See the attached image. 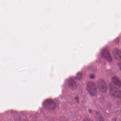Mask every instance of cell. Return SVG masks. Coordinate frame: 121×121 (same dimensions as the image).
Wrapping results in <instances>:
<instances>
[{
	"instance_id": "cell-11",
	"label": "cell",
	"mask_w": 121,
	"mask_h": 121,
	"mask_svg": "<svg viewBox=\"0 0 121 121\" xmlns=\"http://www.w3.org/2000/svg\"><path fill=\"white\" fill-rule=\"evenodd\" d=\"M118 67L119 68V69H120L121 71V63H118Z\"/></svg>"
},
{
	"instance_id": "cell-7",
	"label": "cell",
	"mask_w": 121,
	"mask_h": 121,
	"mask_svg": "<svg viewBox=\"0 0 121 121\" xmlns=\"http://www.w3.org/2000/svg\"><path fill=\"white\" fill-rule=\"evenodd\" d=\"M67 84L70 88L73 90L77 89V86L76 82L72 78H69L67 80Z\"/></svg>"
},
{
	"instance_id": "cell-10",
	"label": "cell",
	"mask_w": 121,
	"mask_h": 121,
	"mask_svg": "<svg viewBox=\"0 0 121 121\" xmlns=\"http://www.w3.org/2000/svg\"><path fill=\"white\" fill-rule=\"evenodd\" d=\"M82 77V74L81 72H79L77 74L75 78L77 80H80Z\"/></svg>"
},
{
	"instance_id": "cell-8",
	"label": "cell",
	"mask_w": 121,
	"mask_h": 121,
	"mask_svg": "<svg viewBox=\"0 0 121 121\" xmlns=\"http://www.w3.org/2000/svg\"><path fill=\"white\" fill-rule=\"evenodd\" d=\"M112 82L115 85L119 87H121V81L117 77H113L112 78Z\"/></svg>"
},
{
	"instance_id": "cell-6",
	"label": "cell",
	"mask_w": 121,
	"mask_h": 121,
	"mask_svg": "<svg viewBox=\"0 0 121 121\" xmlns=\"http://www.w3.org/2000/svg\"><path fill=\"white\" fill-rule=\"evenodd\" d=\"M112 53L113 57L116 60L121 62V51L120 50L115 48L113 50Z\"/></svg>"
},
{
	"instance_id": "cell-12",
	"label": "cell",
	"mask_w": 121,
	"mask_h": 121,
	"mask_svg": "<svg viewBox=\"0 0 121 121\" xmlns=\"http://www.w3.org/2000/svg\"><path fill=\"white\" fill-rule=\"evenodd\" d=\"M92 121L91 120H90V119H89L86 118V119L84 120V121Z\"/></svg>"
},
{
	"instance_id": "cell-9",
	"label": "cell",
	"mask_w": 121,
	"mask_h": 121,
	"mask_svg": "<svg viewBox=\"0 0 121 121\" xmlns=\"http://www.w3.org/2000/svg\"><path fill=\"white\" fill-rule=\"evenodd\" d=\"M95 118L96 121H104V118L100 113L96 112L95 114Z\"/></svg>"
},
{
	"instance_id": "cell-3",
	"label": "cell",
	"mask_w": 121,
	"mask_h": 121,
	"mask_svg": "<svg viewBox=\"0 0 121 121\" xmlns=\"http://www.w3.org/2000/svg\"><path fill=\"white\" fill-rule=\"evenodd\" d=\"M44 107L49 110H53L56 107V104L53 100L50 99H48L43 102Z\"/></svg>"
},
{
	"instance_id": "cell-5",
	"label": "cell",
	"mask_w": 121,
	"mask_h": 121,
	"mask_svg": "<svg viewBox=\"0 0 121 121\" xmlns=\"http://www.w3.org/2000/svg\"><path fill=\"white\" fill-rule=\"evenodd\" d=\"M101 55L103 58L109 62H112V60L111 56L109 53L108 50L106 48H104L102 50Z\"/></svg>"
},
{
	"instance_id": "cell-4",
	"label": "cell",
	"mask_w": 121,
	"mask_h": 121,
	"mask_svg": "<svg viewBox=\"0 0 121 121\" xmlns=\"http://www.w3.org/2000/svg\"><path fill=\"white\" fill-rule=\"evenodd\" d=\"M97 87L101 92L105 93L107 91V86L105 81L102 79H100L97 82Z\"/></svg>"
},
{
	"instance_id": "cell-13",
	"label": "cell",
	"mask_w": 121,
	"mask_h": 121,
	"mask_svg": "<svg viewBox=\"0 0 121 121\" xmlns=\"http://www.w3.org/2000/svg\"><path fill=\"white\" fill-rule=\"evenodd\" d=\"M94 75H91V76L90 77V78H94Z\"/></svg>"
},
{
	"instance_id": "cell-2",
	"label": "cell",
	"mask_w": 121,
	"mask_h": 121,
	"mask_svg": "<svg viewBox=\"0 0 121 121\" xmlns=\"http://www.w3.org/2000/svg\"><path fill=\"white\" fill-rule=\"evenodd\" d=\"M86 89L90 94L94 96H96L97 93L96 87L93 82H90L87 83L86 86Z\"/></svg>"
},
{
	"instance_id": "cell-1",
	"label": "cell",
	"mask_w": 121,
	"mask_h": 121,
	"mask_svg": "<svg viewBox=\"0 0 121 121\" xmlns=\"http://www.w3.org/2000/svg\"><path fill=\"white\" fill-rule=\"evenodd\" d=\"M109 91L110 95L113 97L117 98L121 97V90L111 84L109 85Z\"/></svg>"
}]
</instances>
